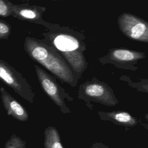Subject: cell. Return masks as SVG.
<instances>
[{
    "label": "cell",
    "mask_w": 148,
    "mask_h": 148,
    "mask_svg": "<svg viewBox=\"0 0 148 148\" xmlns=\"http://www.w3.org/2000/svg\"><path fill=\"white\" fill-rule=\"evenodd\" d=\"M46 28L47 31L42 34L43 38L40 41L53 47L80 79L88 66L84 55L87 49L84 35L68 26L51 23Z\"/></svg>",
    "instance_id": "6da1fadb"
},
{
    "label": "cell",
    "mask_w": 148,
    "mask_h": 148,
    "mask_svg": "<svg viewBox=\"0 0 148 148\" xmlns=\"http://www.w3.org/2000/svg\"><path fill=\"white\" fill-rule=\"evenodd\" d=\"M0 80L21 97L31 103L34 102L35 93L27 80L13 66L1 58H0Z\"/></svg>",
    "instance_id": "5b68a950"
},
{
    "label": "cell",
    "mask_w": 148,
    "mask_h": 148,
    "mask_svg": "<svg viewBox=\"0 0 148 148\" xmlns=\"http://www.w3.org/2000/svg\"><path fill=\"white\" fill-rule=\"evenodd\" d=\"M120 31L128 39L148 43V23L141 17L128 12L122 13L117 18Z\"/></svg>",
    "instance_id": "52a82bcc"
},
{
    "label": "cell",
    "mask_w": 148,
    "mask_h": 148,
    "mask_svg": "<svg viewBox=\"0 0 148 148\" xmlns=\"http://www.w3.org/2000/svg\"><path fill=\"white\" fill-rule=\"evenodd\" d=\"M24 49L32 60L40 64L55 77L71 87L77 86L79 79L53 47L40 42L39 39L27 36L24 39Z\"/></svg>",
    "instance_id": "7a4b0ae2"
},
{
    "label": "cell",
    "mask_w": 148,
    "mask_h": 148,
    "mask_svg": "<svg viewBox=\"0 0 148 148\" xmlns=\"http://www.w3.org/2000/svg\"><path fill=\"white\" fill-rule=\"evenodd\" d=\"M145 57V52L124 47H116L110 49L98 61L102 65L112 64L120 69L135 71L138 69L136 65Z\"/></svg>",
    "instance_id": "8992f818"
},
{
    "label": "cell",
    "mask_w": 148,
    "mask_h": 148,
    "mask_svg": "<svg viewBox=\"0 0 148 148\" xmlns=\"http://www.w3.org/2000/svg\"><path fill=\"white\" fill-rule=\"evenodd\" d=\"M34 67L38 80L45 93L59 108L62 113H69L71 111L66 106L65 99L72 102L73 98L58 83L53 75L38 65H35Z\"/></svg>",
    "instance_id": "277c9868"
},
{
    "label": "cell",
    "mask_w": 148,
    "mask_h": 148,
    "mask_svg": "<svg viewBox=\"0 0 148 148\" xmlns=\"http://www.w3.org/2000/svg\"><path fill=\"white\" fill-rule=\"evenodd\" d=\"M91 148H109L107 146L102 143H95L91 147Z\"/></svg>",
    "instance_id": "9a60e30c"
},
{
    "label": "cell",
    "mask_w": 148,
    "mask_h": 148,
    "mask_svg": "<svg viewBox=\"0 0 148 148\" xmlns=\"http://www.w3.org/2000/svg\"><path fill=\"white\" fill-rule=\"evenodd\" d=\"M12 32L11 25L5 20L0 19V40L8 39Z\"/></svg>",
    "instance_id": "5bb4252c"
},
{
    "label": "cell",
    "mask_w": 148,
    "mask_h": 148,
    "mask_svg": "<svg viewBox=\"0 0 148 148\" xmlns=\"http://www.w3.org/2000/svg\"><path fill=\"white\" fill-rule=\"evenodd\" d=\"M44 148H64L57 129L49 126L44 131Z\"/></svg>",
    "instance_id": "8fae6325"
},
{
    "label": "cell",
    "mask_w": 148,
    "mask_h": 148,
    "mask_svg": "<svg viewBox=\"0 0 148 148\" xmlns=\"http://www.w3.org/2000/svg\"><path fill=\"white\" fill-rule=\"evenodd\" d=\"M98 115L100 119L104 121H109L118 125L126 127H133L136 126L139 120L132 116L127 112L123 110H113L111 112L99 111Z\"/></svg>",
    "instance_id": "30bf717a"
},
{
    "label": "cell",
    "mask_w": 148,
    "mask_h": 148,
    "mask_svg": "<svg viewBox=\"0 0 148 148\" xmlns=\"http://www.w3.org/2000/svg\"><path fill=\"white\" fill-rule=\"evenodd\" d=\"M12 3L9 0H0V17L11 16Z\"/></svg>",
    "instance_id": "4fadbf2b"
},
{
    "label": "cell",
    "mask_w": 148,
    "mask_h": 148,
    "mask_svg": "<svg viewBox=\"0 0 148 148\" xmlns=\"http://www.w3.org/2000/svg\"><path fill=\"white\" fill-rule=\"evenodd\" d=\"M47 8L45 6L30 5L28 3L22 4L12 3L11 16L20 20L27 21L45 27L50 23L43 19V13Z\"/></svg>",
    "instance_id": "ba28073f"
},
{
    "label": "cell",
    "mask_w": 148,
    "mask_h": 148,
    "mask_svg": "<svg viewBox=\"0 0 148 148\" xmlns=\"http://www.w3.org/2000/svg\"><path fill=\"white\" fill-rule=\"evenodd\" d=\"M77 97L86 103L95 102L108 106H114L119 103L113 89L108 84L95 77L80 84Z\"/></svg>",
    "instance_id": "3957f363"
},
{
    "label": "cell",
    "mask_w": 148,
    "mask_h": 148,
    "mask_svg": "<svg viewBox=\"0 0 148 148\" xmlns=\"http://www.w3.org/2000/svg\"><path fill=\"white\" fill-rule=\"evenodd\" d=\"M1 98L2 104L7 114L18 121L25 122L28 121L29 114L25 108L21 105L5 88H0Z\"/></svg>",
    "instance_id": "9c48e42d"
},
{
    "label": "cell",
    "mask_w": 148,
    "mask_h": 148,
    "mask_svg": "<svg viewBox=\"0 0 148 148\" xmlns=\"http://www.w3.org/2000/svg\"><path fill=\"white\" fill-rule=\"evenodd\" d=\"M5 148H27L26 142L14 134L6 142Z\"/></svg>",
    "instance_id": "7c38bea8"
},
{
    "label": "cell",
    "mask_w": 148,
    "mask_h": 148,
    "mask_svg": "<svg viewBox=\"0 0 148 148\" xmlns=\"http://www.w3.org/2000/svg\"><path fill=\"white\" fill-rule=\"evenodd\" d=\"M51 1H62V0H51Z\"/></svg>",
    "instance_id": "2e32d148"
}]
</instances>
